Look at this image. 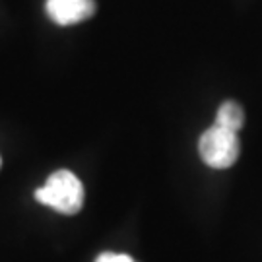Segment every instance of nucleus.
I'll return each mask as SVG.
<instances>
[{
  "instance_id": "obj_3",
  "label": "nucleus",
  "mask_w": 262,
  "mask_h": 262,
  "mask_svg": "<svg viewBox=\"0 0 262 262\" xmlns=\"http://www.w3.org/2000/svg\"><path fill=\"white\" fill-rule=\"evenodd\" d=\"M95 0H47L45 12L58 26H74L95 14Z\"/></svg>"
},
{
  "instance_id": "obj_4",
  "label": "nucleus",
  "mask_w": 262,
  "mask_h": 262,
  "mask_svg": "<svg viewBox=\"0 0 262 262\" xmlns=\"http://www.w3.org/2000/svg\"><path fill=\"white\" fill-rule=\"evenodd\" d=\"M243 122H245V113L241 109V105L235 103V101H225L217 109L214 124H220V126H224L227 130L239 132L241 126H243Z\"/></svg>"
},
{
  "instance_id": "obj_5",
  "label": "nucleus",
  "mask_w": 262,
  "mask_h": 262,
  "mask_svg": "<svg viewBox=\"0 0 262 262\" xmlns=\"http://www.w3.org/2000/svg\"><path fill=\"white\" fill-rule=\"evenodd\" d=\"M95 262H136L132 256L128 254H122V253H101Z\"/></svg>"
},
{
  "instance_id": "obj_2",
  "label": "nucleus",
  "mask_w": 262,
  "mask_h": 262,
  "mask_svg": "<svg viewBox=\"0 0 262 262\" xmlns=\"http://www.w3.org/2000/svg\"><path fill=\"white\" fill-rule=\"evenodd\" d=\"M241 151L237 132L227 130L220 124H212L208 130L202 132L198 140V154L208 167L227 169L231 167Z\"/></svg>"
},
{
  "instance_id": "obj_1",
  "label": "nucleus",
  "mask_w": 262,
  "mask_h": 262,
  "mask_svg": "<svg viewBox=\"0 0 262 262\" xmlns=\"http://www.w3.org/2000/svg\"><path fill=\"white\" fill-rule=\"evenodd\" d=\"M84 185L68 169H58L43 187L35 190V200L41 202L43 206L53 208L55 212L64 215L78 214L84 206Z\"/></svg>"
},
{
  "instance_id": "obj_6",
  "label": "nucleus",
  "mask_w": 262,
  "mask_h": 262,
  "mask_svg": "<svg viewBox=\"0 0 262 262\" xmlns=\"http://www.w3.org/2000/svg\"><path fill=\"white\" fill-rule=\"evenodd\" d=\"M0 167H2V159H0Z\"/></svg>"
}]
</instances>
